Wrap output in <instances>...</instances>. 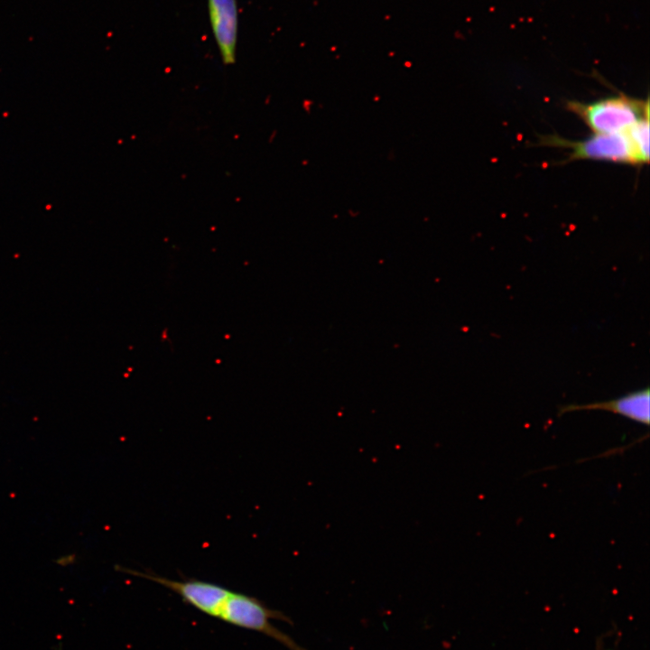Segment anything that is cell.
<instances>
[{
	"label": "cell",
	"instance_id": "1",
	"mask_svg": "<svg viewBox=\"0 0 650 650\" xmlns=\"http://www.w3.org/2000/svg\"><path fill=\"white\" fill-rule=\"evenodd\" d=\"M124 570L129 574L149 580L173 591L186 604L203 614L241 628L262 633L289 650H307L270 621L277 619L292 625V620L284 613L268 608L253 596L210 581L195 579L172 580L153 572Z\"/></svg>",
	"mask_w": 650,
	"mask_h": 650
},
{
	"label": "cell",
	"instance_id": "2",
	"mask_svg": "<svg viewBox=\"0 0 650 650\" xmlns=\"http://www.w3.org/2000/svg\"><path fill=\"white\" fill-rule=\"evenodd\" d=\"M567 109L579 116L598 135L625 132L641 118L649 116V100L618 95L591 103L568 101Z\"/></svg>",
	"mask_w": 650,
	"mask_h": 650
},
{
	"label": "cell",
	"instance_id": "3",
	"mask_svg": "<svg viewBox=\"0 0 650 650\" xmlns=\"http://www.w3.org/2000/svg\"><path fill=\"white\" fill-rule=\"evenodd\" d=\"M543 144L571 149L569 160H598L639 165L626 132L612 135L594 134L578 142L559 136H548L543 138Z\"/></svg>",
	"mask_w": 650,
	"mask_h": 650
},
{
	"label": "cell",
	"instance_id": "4",
	"mask_svg": "<svg viewBox=\"0 0 650 650\" xmlns=\"http://www.w3.org/2000/svg\"><path fill=\"white\" fill-rule=\"evenodd\" d=\"M208 12L213 37L222 62H236L239 14L237 0H208Z\"/></svg>",
	"mask_w": 650,
	"mask_h": 650
},
{
	"label": "cell",
	"instance_id": "5",
	"mask_svg": "<svg viewBox=\"0 0 650 650\" xmlns=\"http://www.w3.org/2000/svg\"><path fill=\"white\" fill-rule=\"evenodd\" d=\"M650 390L635 391L617 399L586 404H565L559 408V416L571 412L602 410L625 416L646 426L650 423Z\"/></svg>",
	"mask_w": 650,
	"mask_h": 650
},
{
	"label": "cell",
	"instance_id": "6",
	"mask_svg": "<svg viewBox=\"0 0 650 650\" xmlns=\"http://www.w3.org/2000/svg\"><path fill=\"white\" fill-rule=\"evenodd\" d=\"M633 145L639 165L649 162V116H646L625 131Z\"/></svg>",
	"mask_w": 650,
	"mask_h": 650
}]
</instances>
